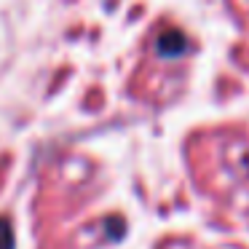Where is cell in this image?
<instances>
[{
	"instance_id": "cell-1",
	"label": "cell",
	"mask_w": 249,
	"mask_h": 249,
	"mask_svg": "<svg viewBox=\"0 0 249 249\" xmlns=\"http://www.w3.org/2000/svg\"><path fill=\"white\" fill-rule=\"evenodd\" d=\"M233 6H236L238 14H241V17L249 22V0H233Z\"/></svg>"
}]
</instances>
